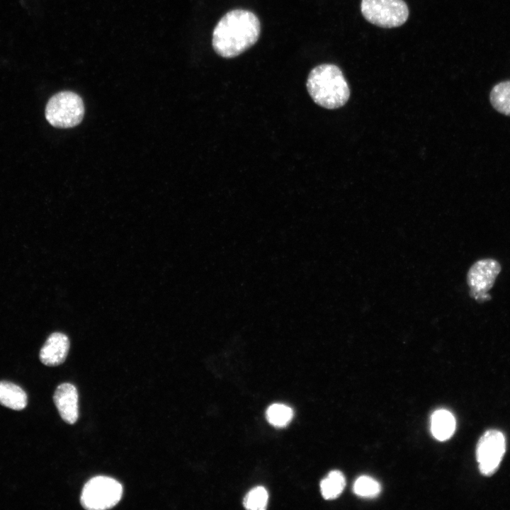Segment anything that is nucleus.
<instances>
[{
  "label": "nucleus",
  "instance_id": "obj_11",
  "mask_svg": "<svg viewBox=\"0 0 510 510\" xmlns=\"http://www.w3.org/2000/svg\"><path fill=\"white\" fill-rule=\"evenodd\" d=\"M455 429L454 416L446 409L435 411L431 419V431L433 436L438 441L450 438Z\"/></svg>",
  "mask_w": 510,
  "mask_h": 510
},
{
  "label": "nucleus",
  "instance_id": "obj_3",
  "mask_svg": "<svg viewBox=\"0 0 510 510\" xmlns=\"http://www.w3.org/2000/svg\"><path fill=\"white\" fill-rule=\"evenodd\" d=\"M84 115L81 98L72 91H61L52 96L45 108V118L52 126L69 128L79 124Z\"/></svg>",
  "mask_w": 510,
  "mask_h": 510
},
{
  "label": "nucleus",
  "instance_id": "obj_6",
  "mask_svg": "<svg viewBox=\"0 0 510 510\" xmlns=\"http://www.w3.org/2000/svg\"><path fill=\"white\" fill-rule=\"evenodd\" d=\"M506 450V440L502 432L497 429L486 431L480 438L476 447L478 468L484 476L492 475L499 468Z\"/></svg>",
  "mask_w": 510,
  "mask_h": 510
},
{
  "label": "nucleus",
  "instance_id": "obj_5",
  "mask_svg": "<svg viewBox=\"0 0 510 510\" xmlns=\"http://www.w3.org/2000/svg\"><path fill=\"white\" fill-rule=\"evenodd\" d=\"M361 11L370 23L381 28H395L404 24L409 8L403 0H362Z\"/></svg>",
  "mask_w": 510,
  "mask_h": 510
},
{
  "label": "nucleus",
  "instance_id": "obj_7",
  "mask_svg": "<svg viewBox=\"0 0 510 510\" xmlns=\"http://www.w3.org/2000/svg\"><path fill=\"white\" fill-rule=\"evenodd\" d=\"M500 271L501 266L496 260L484 259L475 262L467 276L470 295L479 301L489 299L487 291L493 286Z\"/></svg>",
  "mask_w": 510,
  "mask_h": 510
},
{
  "label": "nucleus",
  "instance_id": "obj_4",
  "mask_svg": "<svg viewBox=\"0 0 510 510\" xmlns=\"http://www.w3.org/2000/svg\"><path fill=\"white\" fill-rule=\"evenodd\" d=\"M122 495L123 487L119 482L109 477L96 476L84 484L80 502L88 510H104L115 506Z\"/></svg>",
  "mask_w": 510,
  "mask_h": 510
},
{
  "label": "nucleus",
  "instance_id": "obj_9",
  "mask_svg": "<svg viewBox=\"0 0 510 510\" xmlns=\"http://www.w3.org/2000/svg\"><path fill=\"white\" fill-rule=\"evenodd\" d=\"M69 340L60 332L51 334L40 351V360L45 366H56L62 363L68 354Z\"/></svg>",
  "mask_w": 510,
  "mask_h": 510
},
{
  "label": "nucleus",
  "instance_id": "obj_14",
  "mask_svg": "<svg viewBox=\"0 0 510 510\" xmlns=\"http://www.w3.org/2000/svg\"><path fill=\"white\" fill-rule=\"evenodd\" d=\"M293 417V409L283 404H273L266 410V419L273 426L278 428L286 426Z\"/></svg>",
  "mask_w": 510,
  "mask_h": 510
},
{
  "label": "nucleus",
  "instance_id": "obj_15",
  "mask_svg": "<svg viewBox=\"0 0 510 510\" xmlns=\"http://www.w3.org/2000/svg\"><path fill=\"white\" fill-rule=\"evenodd\" d=\"M268 499L267 490L263 487H256L250 490L245 496L244 506L251 510L265 509Z\"/></svg>",
  "mask_w": 510,
  "mask_h": 510
},
{
  "label": "nucleus",
  "instance_id": "obj_13",
  "mask_svg": "<svg viewBox=\"0 0 510 510\" xmlns=\"http://www.w3.org/2000/svg\"><path fill=\"white\" fill-rule=\"evenodd\" d=\"M346 484L344 475L339 470L331 471L320 482V490L322 497L326 499L338 497L342 492Z\"/></svg>",
  "mask_w": 510,
  "mask_h": 510
},
{
  "label": "nucleus",
  "instance_id": "obj_12",
  "mask_svg": "<svg viewBox=\"0 0 510 510\" xmlns=\"http://www.w3.org/2000/svg\"><path fill=\"white\" fill-rule=\"evenodd\" d=\"M489 99L498 112L510 116V81L496 84L490 92Z\"/></svg>",
  "mask_w": 510,
  "mask_h": 510
},
{
  "label": "nucleus",
  "instance_id": "obj_2",
  "mask_svg": "<svg viewBox=\"0 0 510 510\" xmlns=\"http://www.w3.org/2000/svg\"><path fill=\"white\" fill-rule=\"evenodd\" d=\"M306 86L314 102L327 109L343 106L350 96V89L341 70L332 64H322L312 69Z\"/></svg>",
  "mask_w": 510,
  "mask_h": 510
},
{
  "label": "nucleus",
  "instance_id": "obj_8",
  "mask_svg": "<svg viewBox=\"0 0 510 510\" xmlns=\"http://www.w3.org/2000/svg\"><path fill=\"white\" fill-rule=\"evenodd\" d=\"M55 404L61 418L67 424H74L79 418L78 392L71 383L60 384L53 395Z\"/></svg>",
  "mask_w": 510,
  "mask_h": 510
},
{
  "label": "nucleus",
  "instance_id": "obj_1",
  "mask_svg": "<svg viewBox=\"0 0 510 510\" xmlns=\"http://www.w3.org/2000/svg\"><path fill=\"white\" fill-rule=\"evenodd\" d=\"M260 32V21L254 13L244 9L230 11L214 28L213 49L222 57H234L254 45Z\"/></svg>",
  "mask_w": 510,
  "mask_h": 510
},
{
  "label": "nucleus",
  "instance_id": "obj_16",
  "mask_svg": "<svg viewBox=\"0 0 510 510\" xmlns=\"http://www.w3.org/2000/svg\"><path fill=\"white\" fill-rule=\"evenodd\" d=\"M354 492L363 497H375L380 492V484L369 476H361L353 484Z\"/></svg>",
  "mask_w": 510,
  "mask_h": 510
},
{
  "label": "nucleus",
  "instance_id": "obj_10",
  "mask_svg": "<svg viewBox=\"0 0 510 510\" xmlns=\"http://www.w3.org/2000/svg\"><path fill=\"white\" fill-rule=\"evenodd\" d=\"M28 404L25 391L8 381H0V404L13 410H22Z\"/></svg>",
  "mask_w": 510,
  "mask_h": 510
}]
</instances>
